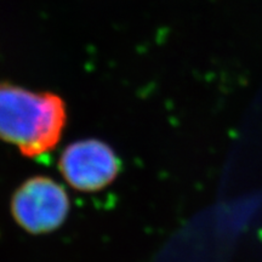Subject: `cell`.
<instances>
[{"mask_svg": "<svg viewBox=\"0 0 262 262\" xmlns=\"http://www.w3.org/2000/svg\"><path fill=\"white\" fill-rule=\"evenodd\" d=\"M66 119V104L58 95L0 81V139L24 156H40L54 148Z\"/></svg>", "mask_w": 262, "mask_h": 262, "instance_id": "6da1fadb", "label": "cell"}, {"mask_svg": "<svg viewBox=\"0 0 262 262\" xmlns=\"http://www.w3.org/2000/svg\"><path fill=\"white\" fill-rule=\"evenodd\" d=\"M70 198L60 183L47 176H34L19 186L11 199V212L29 233H48L63 224Z\"/></svg>", "mask_w": 262, "mask_h": 262, "instance_id": "7a4b0ae2", "label": "cell"}, {"mask_svg": "<svg viewBox=\"0 0 262 262\" xmlns=\"http://www.w3.org/2000/svg\"><path fill=\"white\" fill-rule=\"evenodd\" d=\"M58 169L68 185L81 192L100 191L113 182L120 162L110 146L100 140H81L62 152Z\"/></svg>", "mask_w": 262, "mask_h": 262, "instance_id": "3957f363", "label": "cell"}]
</instances>
